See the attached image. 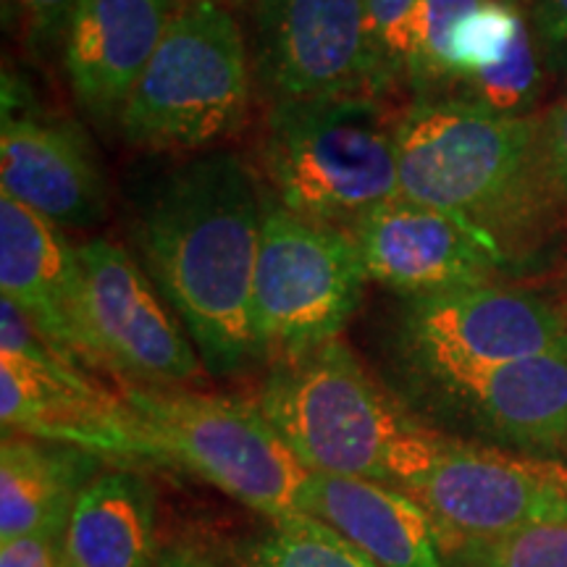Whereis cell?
I'll return each mask as SVG.
<instances>
[{"instance_id":"cell-1","label":"cell","mask_w":567,"mask_h":567,"mask_svg":"<svg viewBox=\"0 0 567 567\" xmlns=\"http://www.w3.org/2000/svg\"><path fill=\"white\" fill-rule=\"evenodd\" d=\"M264 210L250 166L208 153L163 176L134 221L147 276L213 375L264 360L252 326Z\"/></svg>"},{"instance_id":"cell-2","label":"cell","mask_w":567,"mask_h":567,"mask_svg":"<svg viewBox=\"0 0 567 567\" xmlns=\"http://www.w3.org/2000/svg\"><path fill=\"white\" fill-rule=\"evenodd\" d=\"M396 122L368 92L274 103L260 166L276 203L350 231L400 195Z\"/></svg>"},{"instance_id":"cell-3","label":"cell","mask_w":567,"mask_h":567,"mask_svg":"<svg viewBox=\"0 0 567 567\" xmlns=\"http://www.w3.org/2000/svg\"><path fill=\"white\" fill-rule=\"evenodd\" d=\"M132 460L193 473L271 523L305 515L313 473L274 429L260 405L184 389L124 386Z\"/></svg>"},{"instance_id":"cell-4","label":"cell","mask_w":567,"mask_h":567,"mask_svg":"<svg viewBox=\"0 0 567 567\" xmlns=\"http://www.w3.org/2000/svg\"><path fill=\"white\" fill-rule=\"evenodd\" d=\"M258 405L310 473L381 484H392L396 452L421 425L342 339L271 360Z\"/></svg>"},{"instance_id":"cell-5","label":"cell","mask_w":567,"mask_h":567,"mask_svg":"<svg viewBox=\"0 0 567 567\" xmlns=\"http://www.w3.org/2000/svg\"><path fill=\"white\" fill-rule=\"evenodd\" d=\"M250 97V53L237 19L218 0H189L176 9L118 126L145 151L195 153L237 132Z\"/></svg>"},{"instance_id":"cell-6","label":"cell","mask_w":567,"mask_h":567,"mask_svg":"<svg viewBox=\"0 0 567 567\" xmlns=\"http://www.w3.org/2000/svg\"><path fill=\"white\" fill-rule=\"evenodd\" d=\"M434 520L444 555L567 517V463L417 425L394 460L392 484Z\"/></svg>"},{"instance_id":"cell-7","label":"cell","mask_w":567,"mask_h":567,"mask_svg":"<svg viewBox=\"0 0 567 567\" xmlns=\"http://www.w3.org/2000/svg\"><path fill=\"white\" fill-rule=\"evenodd\" d=\"M538 140L528 116H499L446 97L417 101L396 122L400 197L486 229V218L526 187Z\"/></svg>"},{"instance_id":"cell-8","label":"cell","mask_w":567,"mask_h":567,"mask_svg":"<svg viewBox=\"0 0 567 567\" xmlns=\"http://www.w3.org/2000/svg\"><path fill=\"white\" fill-rule=\"evenodd\" d=\"M368 276L352 234L266 203L252 284V326L264 358L339 339Z\"/></svg>"},{"instance_id":"cell-9","label":"cell","mask_w":567,"mask_h":567,"mask_svg":"<svg viewBox=\"0 0 567 567\" xmlns=\"http://www.w3.org/2000/svg\"><path fill=\"white\" fill-rule=\"evenodd\" d=\"M565 339V318L549 302L496 284L413 297L394 323L396 360L423 394L467 384Z\"/></svg>"},{"instance_id":"cell-10","label":"cell","mask_w":567,"mask_h":567,"mask_svg":"<svg viewBox=\"0 0 567 567\" xmlns=\"http://www.w3.org/2000/svg\"><path fill=\"white\" fill-rule=\"evenodd\" d=\"M76 350L126 386L184 389L203 379L193 339L137 260L111 239L76 247Z\"/></svg>"},{"instance_id":"cell-11","label":"cell","mask_w":567,"mask_h":567,"mask_svg":"<svg viewBox=\"0 0 567 567\" xmlns=\"http://www.w3.org/2000/svg\"><path fill=\"white\" fill-rule=\"evenodd\" d=\"M0 423L3 436L80 446L132 460V417L124 396L105 392L71 365L17 305L0 300Z\"/></svg>"},{"instance_id":"cell-12","label":"cell","mask_w":567,"mask_h":567,"mask_svg":"<svg viewBox=\"0 0 567 567\" xmlns=\"http://www.w3.org/2000/svg\"><path fill=\"white\" fill-rule=\"evenodd\" d=\"M252 74L274 103L373 90L365 0H258Z\"/></svg>"},{"instance_id":"cell-13","label":"cell","mask_w":567,"mask_h":567,"mask_svg":"<svg viewBox=\"0 0 567 567\" xmlns=\"http://www.w3.org/2000/svg\"><path fill=\"white\" fill-rule=\"evenodd\" d=\"M368 281L405 300L484 287L502 252L481 226L396 195L350 229Z\"/></svg>"},{"instance_id":"cell-14","label":"cell","mask_w":567,"mask_h":567,"mask_svg":"<svg viewBox=\"0 0 567 567\" xmlns=\"http://www.w3.org/2000/svg\"><path fill=\"white\" fill-rule=\"evenodd\" d=\"M423 396L431 410L460 417L496 446L544 457L567 444V339Z\"/></svg>"},{"instance_id":"cell-15","label":"cell","mask_w":567,"mask_h":567,"mask_svg":"<svg viewBox=\"0 0 567 567\" xmlns=\"http://www.w3.org/2000/svg\"><path fill=\"white\" fill-rule=\"evenodd\" d=\"M174 13V0H76L63 32V69L92 118H122Z\"/></svg>"},{"instance_id":"cell-16","label":"cell","mask_w":567,"mask_h":567,"mask_svg":"<svg viewBox=\"0 0 567 567\" xmlns=\"http://www.w3.org/2000/svg\"><path fill=\"white\" fill-rule=\"evenodd\" d=\"M3 193L61 229H87L105 213V182L90 142L74 124L3 109Z\"/></svg>"},{"instance_id":"cell-17","label":"cell","mask_w":567,"mask_h":567,"mask_svg":"<svg viewBox=\"0 0 567 567\" xmlns=\"http://www.w3.org/2000/svg\"><path fill=\"white\" fill-rule=\"evenodd\" d=\"M0 292L71 365L84 363L76 350V247L59 224L27 208L0 189Z\"/></svg>"},{"instance_id":"cell-18","label":"cell","mask_w":567,"mask_h":567,"mask_svg":"<svg viewBox=\"0 0 567 567\" xmlns=\"http://www.w3.org/2000/svg\"><path fill=\"white\" fill-rule=\"evenodd\" d=\"M305 515L337 530L375 567H444L434 520L402 488L368 478L310 476Z\"/></svg>"},{"instance_id":"cell-19","label":"cell","mask_w":567,"mask_h":567,"mask_svg":"<svg viewBox=\"0 0 567 567\" xmlns=\"http://www.w3.org/2000/svg\"><path fill=\"white\" fill-rule=\"evenodd\" d=\"M161 551L151 481L130 467L97 473L71 509L69 567H155Z\"/></svg>"},{"instance_id":"cell-20","label":"cell","mask_w":567,"mask_h":567,"mask_svg":"<svg viewBox=\"0 0 567 567\" xmlns=\"http://www.w3.org/2000/svg\"><path fill=\"white\" fill-rule=\"evenodd\" d=\"M101 455L80 446L6 434L0 444V544L69 523L76 496L101 473Z\"/></svg>"},{"instance_id":"cell-21","label":"cell","mask_w":567,"mask_h":567,"mask_svg":"<svg viewBox=\"0 0 567 567\" xmlns=\"http://www.w3.org/2000/svg\"><path fill=\"white\" fill-rule=\"evenodd\" d=\"M488 0H417L408 27L405 82L417 101H436L450 80L452 48L467 19Z\"/></svg>"},{"instance_id":"cell-22","label":"cell","mask_w":567,"mask_h":567,"mask_svg":"<svg viewBox=\"0 0 567 567\" xmlns=\"http://www.w3.org/2000/svg\"><path fill=\"white\" fill-rule=\"evenodd\" d=\"M252 557L264 567H375L363 551L310 515L274 523Z\"/></svg>"},{"instance_id":"cell-23","label":"cell","mask_w":567,"mask_h":567,"mask_svg":"<svg viewBox=\"0 0 567 567\" xmlns=\"http://www.w3.org/2000/svg\"><path fill=\"white\" fill-rule=\"evenodd\" d=\"M457 567H567V517L538 520L452 555Z\"/></svg>"},{"instance_id":"cell-24","label":"cell","mask_w":567,"mask_h":567,"mask_svg":"<svg viewBox=\"0 0 567 567\" xmlns=\"http://www.w3.org/2000/svg\"><path fill=\"white\" fill-rule=\"evenodd\" d=\"M373 53V90L405 80L408 27L417 0H365Z\"/></svg>"},{"instance_id":"cell-25","label":"cell","mask_w":567,"mask_h":567,"mask_svg":"<svg viewBox=\"0 0 567 567\" xmlns=\"http://www.w3.org/2000/svg\"><path fill=\"white\" fill-rule=\"evenodd\" d=\"M66 526L32 530V534L0 544V567H69L66 559Z\"/></svg>"},{"instance_id":"cell-26","label":"cell","mask_w":567,"mask_h":567,"mask_svg":"<svg viewBox=\"0 0 567 567\" xmlns=\"http://www.w3.org/2000/svg\"><path fill=\"white\" fill-rule=\"evenodd\" d=\"M11 9L24 21L32 42H51L63 38L76 0H11Z\"/></svg>"},{"instance_id":"cell-27","label":"cell","mask_w":567,"mask_h":567,"mask_svg":"<svg viewBox=\"0 0 567 567\" xmlns=\"http://www.w3.org/2000/svg\"><path fill=\"white\" fill-rule=\"evenodd\" d=\"M534 24L551 59L567 66V0H536Z\"/></svg>"},{"instance_id":"cell-28","label":"cell","mask_w":567,"mask_h":567,"mask_svg":"<svg viewBox=\"0 0 567 567\" xmlns=\"http://www.w3.org/2000/svg\"><path fill=\"white\" fill-rule=\"evenodd\" d=\"M542 155L559 187L567 193V101L551 111L547 126L542 132Z\"/></svg>"},{"instance_id":"cell-29","label":"cell","mask_w":567,"mask_h":567,"mask_svg":"<svg viewBox=\"0 0 567 567\" xmlns=\"http://www.w3.org/2000/svg\"><path fill=\"white\" fill-rule=\"evenodd\" d=\"M155 567H216V563L203 549L189 547V544H174L161 551Z\"/></svg>"},{"instance_id":"cell-30","label":"cell","mask_w":567,"mask_h":567,"mask_svg":"<svg viewBox=\"0 0 567 567\" xmlns=\"http://www.w3.org/2000/svg\"><path fill=\"white\" fill-rule=\"evenodd\" d=\"M502 3H509V6H517V9H520L523 3H526V0H502Z\"/></svg>"},{"instance_id":"cell-31","label":"cell","mask_w":567,"mask_h":567,"mask_svg":"<svg viewBox=\"0 0 567 567\" xmlns=\"http://www.w3.org/2000/svg\"><path fill=\"white\" fill-rule=\"evenodd\" d=\"M243 567H264V565H260V563H258V559H255V557H252V559H250V563H245Z\"/></svg>"}]
</instances>
